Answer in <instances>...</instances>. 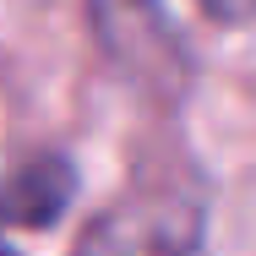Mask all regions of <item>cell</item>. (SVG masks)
I'll return each instance as SVG.
<instances>
[{"label":"cell","instance_id":"obj_1","mask_svg":"<svg viewBox=\"0 0 256 256\" xmlns=\"http://www.w3.org/2000/svg\"><path fill=\"white\" fill-rule=\"evenodd\" d=\"M93 16H98L104 44L131 71H142L153 82L180 71V50H174V38L158 16V0H93Z\"/></svg>","mask_w":256,"mask_h":256},{"label":"cell","instance_id":"obj_3","mask_svg":"<svg viewBox=\"0 0 256 256\" xmlns=\"http://www.w3.org/2000/svg\"><path fill=\"white\" fill-rule=\"evenodd\" d=\"M212 22H229V28H240V22H256V0H196Z\"/></svg>","mask_w":256,"mask_h":256},{"label":"cell","instance_id":"obj_2","mask_svg":"<svg viewBox=\"0 0 256 256\" xmlns=\"http://www.w3.org/2000/svg\"><path fill=\"white\" fill-rule=\"evenodd\" d=\"M71 169L66 164H33V169H22L11 186H6V196H0V218L6 224H50L60 218V207L71 202Z\"/></svg>","mask_w":256,"mask_h":256}]
</instances>
